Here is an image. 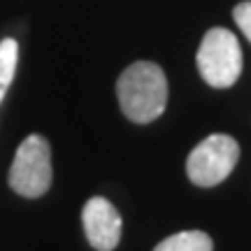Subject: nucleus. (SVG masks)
Segmentation results:
<instances>
[{"label": "nucleus", "mask_w": 251, "mask_h": 251, "mask_svg": "<svg viewBox=\"0 0 251 251\" xmlns=\"http://www.w3.org/2000/svg\"><path fill=\"white\" fill-rule=\"evenodd\" d=\"M168 77L158 63L135 61L117 79V98L124 117L133 124H151L168 107Z\"/></svg>", "instance_id": "f257e3e1"}, {"label": "nucleus", "mask_w": 251, "mask_h": 251, "mask_svg": "<svg viewBox=\"0 0 251 251\" xmlns=\"http://www.w3.org/2000/svg\"><path fill=\"white\" fill-rule=\"evenodd\" d=\"M54 168H51V144L45 135H28L19 144L14 161L9 165L7 184L21 198H42L51 188Z\"/></svg>", "instance_id": "f03ea898"}, {"label": "nucleus", "mask_w": 251, "mask_h": 251, "mask_svg": "<svg viewBox=\"0 0 251 251\" xmlns=\"http://www.w3.org/2000/svg\"><path fill=\"white\" fill-rule=\"evenodd\" d=\"M196 65L212 89H230L242 75L240 40L226 28H209L198 47Z\"/></svg>", "instance_id": "7ed1b4c3"}, {"label": "nucleus", "mask_w": 251, "mask_h": 251, "mask_svg": "<svg viewBox=\"0 0 251 251\" xmlns=\"http://www.w3.org/2000/svg\"><path fill=\"white\" fill-rule=\"evenodd\" d=\"M237 161H240V144L235 137L226 133L207 135L188 153L186 175L191 184L200 188H212L230 177Z\"/></svg>", "instance_id": "20e7f679"}, {"label": "nucleus", "mask_w": 251, "mask_h": 251, "mask_svg": "<svg viewBox=\"0 0 251 251\" xmlns=\"http://www.w3.org/2000/svg\"><path fill=\"white\" fill-rule=\"evenodd\" d=\"M81 226L89 244L96 251H114L121 242V214L107 198L96 196L81 209Z\"/></svg>", "instance_id": "39448f33"}, {"label": "nucleus", "mask_w": 251, "mask_h": 251, "mask_svg": "<svg viewBox=\"0 0 251 251\" xmlns=\"http://www.w3.org/2000/svg\"><path fill=\"white\" fill-rule=\"evenodd\" d=\"M153 251H214V242L205 230H181L158 242Z\"/></svg>", "instance_id": "423d86ee"}, {"label": "nucleus", "mask_w": 251, "mask_h": 251, "mask_svg": "<svg viewBox=\"0 0 251 251\" xmlns=\"http://www.w3.org/2000/svg\"><path fill=\"white\" fill-rule=\"evenodd\" d=\"M19 65V42L14 37L0 40V102L5 100L9 86L14 81Z\"/></svg>", "instance_id": "0eeeda50"}, {"label": "nucleus", "mask_w": 251, "mask_h": 251, "mask_svg": "<svg viewBox=\"0 0 251 251\" xmlns=\"http://www.w3.org/2000/svg\"><path fill=\"white\" fill-rule=\"evenodd\" d=\"M233 19H235V24L240 26V30L244 33V37L251 42V0H244L240 5H235Z\"/></svg>", "instance_id": "6e6552de"}]
</instances>
